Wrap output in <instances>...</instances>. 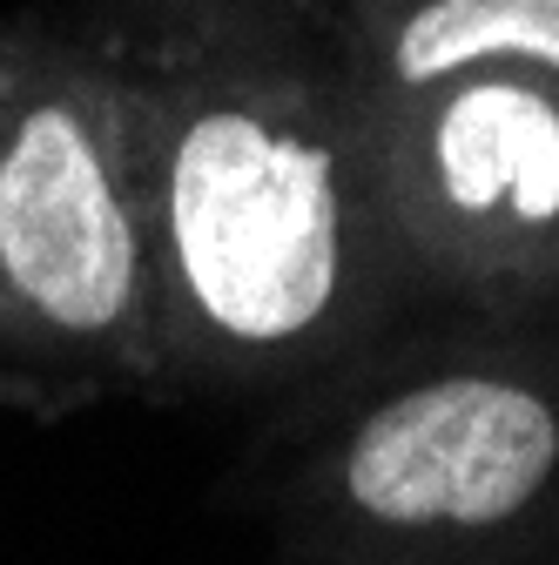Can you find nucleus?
Here are the masks:
<instances>
[{
	"instance_id": "5",
	"label": "nucleus",
	"mask_w": 559,
	"mask_h": 565,
	"mask_svg": "<svg viewBox=\"0 0 559 565\" xmlns=\"http://www.w3.org/2000/svg\"><path fill=\"white\" fill-rule=\"evenodd\" d=\"M493 54H526L559 75V0H425L404 21L391 67L398 82L425 88Z\"/></svg>"
},
{
	"instance_id": "3",
	"label": "nucleus",
	"mask_w": 559,
	"mask_h": 565,
	"mask_svg": "<svg viewBox=\"0 0 559 565\" xmlns=\"http://www.w3.org/2000/svg\"><path fill=\"white\" fill-rule=\"evenodd\" d=\"M0 269L61 330H108L135 290V243L75 108L41 102L0 149Z\"/></svg>"
},
{
	"instance_id": "2",
	"label": "nucleus",
	"mask_w": 559,
	"mask_h": 565,
	"mask_svg": "<svg viewBox=\"0 0 559 565\" xmlns=\"http://www.w3.org/2000/svg\"><path fill=\"white\" fill-rule=\"evenodd\" d=\"M559 465V417L506 377H439L365 417L344 458L351 499L384 525H499Z\"/></svg>"
},
{
	"instance_id": "4",
	"label": "nucleus",
	"mask_w": 559,
	"mask_h": 565,
	"mask_svg": "<svg viewBox=\"0 0 559 565\" xmlns=\"http://www.w3.org/2000/svg\"><path fill=\"white\" fill-rule=\"evenodd\" d=\"M432 162L465 216L552 223L559 216V108L513 82H478L452 95L432 128Z\"/></svg>"
},
{
	"instance_id": "1",
	"label": "nucleus",
	"mask_w": 559,
	"mask_h": 565,
	"mask_svg": "<svg viewBox=\"0 0 559 565\" xmlns=\"http://www.w3.org/2000/svg\"><path fill=\"white\" fill-rule=\"evenodd\" d=\"M169 223L196 303L230 337L284 343L324 317L344 216L317 141L250 108L196 115L169 169Z\"/></svg>"
}]
</instances>
